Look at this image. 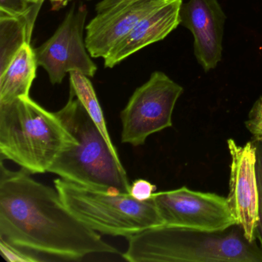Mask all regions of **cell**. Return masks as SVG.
<instances>
[{"mask_svg":"<svg viewBox=\"0 0 262 262\" xmlns=\"http://www.w3.org/2000/svg\"><path fill=\"white\" fill-rule=\"evenodd\" d=\"M156 190V185L145 179H137L130 186L129 194L139 201L150 200Z\"/></svg>","mask_w":262,"mask_h":262,"instance_id":"19","label":"cell"},{"mask_svg":"<svg viewBox=\"0 0 262 262\" xmlns=\"http://www.w3.org/2000/svg\"><path fill=\"white\" fill-rule=\"evenodd\" d=\"M36 19L30 13L16 16L0 13V73L26 43H31Z\"/></svg>","mask_w":262,"mask_h":262,"instance_id":"14","label":"cell"},{"mask_svg":"<svg viewBox=\"0 0 262 262\" xmlns=\"http://www.w3.org/2000/svg\"><path fill=\"white\" fill-rule=\"evenodd\" d=\"M140 1L145 0H101L96 5V11L97 14L113 13Z\"/></svg>","mask_w":262,"mask_h":262,"instance_id":"20","label":"cell"},{"mask_svg":"<svg viewBox=\"0 0 262 262\" xmlns=\"http://www.w3.org/2000/svg\"><path fill=\"white\" fill-rule=\"evenodd\" d=\"M122 256L130 262H262V249L238 225L222 232L160 225L128 237Z\"/></svg>","mask_w":262,"mask_h":262,"instance_id":"2","label":"cell"},{"mask_svg":"<svg viewBox=\"0 0 262 262\" xmlns=\"http://www.w3.org/2000/svg\"><path fill=\"white\" fill-rule=\"evenodd\" d=\"M227 145L231 157L227 199L245 238L256 242L259 223L257 145L252 140L240 145L233 139H228Z\"/></svg>","mask_w":262,"mask_h":262,"instance_id":"9","label":"cell"},{"mask_svg":"<svg viewBox=\"0 0 262 262\" xmlns=\"http://www.w3.org/2000/svg\"><path fill=\"white\" fill-rule=\"evenodd\" d=\"M69 74L70 80V95L77 98L78 100L80 102L93 122L100 130L107 143L113 149L116 150L107 129L103 112L101 108L99 99L90 77L77 71L70 72Z\"/></svg>","mask_w":262,"mask_h":262,"instance_id":"15","label":"cell"},{"mask_svg":"<svg viewBox=\"0 0 262 262\" xmlns=\"http://www.w3.org/2000/svg\"><path fill=\"white\" fill-rule=\"evenodd\" d=\"M88 1H90V0H88Z\"/></svg>","mask_w":262,"mask_h":262,"instance_id":"23","label":"cell"},{"mask_svg":"<svg viewBox=\"0 0 262 262\" xmlns=\"http://www.w3.org/2000/svg\"><path fill=\"white\" fill-rule=\"evenodd\" d=\"M74 142L56 113L47 111L30 96L0 103L3 160L15 162L30 174H42Z\"/></svg>","mask_w":262,"mask_h":262,"instance_id":"4","label":"cell"},{"mask_svg":"<svg viewBox=\"0 0 262 262\" xmlns=\"http://www.w3.org/2000/svg\"><path fill=\"white\" fill-rule=\"evenodd\" d=\"M30 1H31L32 4H34L36 10L39 13V10H40L45 0H30Z\"/></svg>","mask_w":262,"mask_h":262,"instance_id":"22","label":"cell"},{"mask_svg":"<svg viewBox=\"0 0 262 262\" xmlns=\"http://www.w3.org/2000/svg\"><path fill=\"white\" fill-rule=\"evenodd\" d=\"M56 114L76 142L61 151L48 172L93 189L129 194L131 184L117 150L108 145L77 98L70 95Z\"/></svg>","mask_w":262,"mask_h":262,"instance_id":"3","label":"cell"},{"mask_svg":"<svg viewBox=\"0 0 262 262\" xmlns=\"http://www.w3.org/2000/svg\"><path fill=\"white\" fill-rule=\"evenodd\" d=\"M257 145V189L259 196V223L257 230V240L262 249V139L254 141Z\"/></svg>","mask_w":262,"mask_h":262,"instance_id":"18","label":"cell"},{"mask_svg":"<svg viewBox=\"0 0 262 262\" xmlns=\"http://www.w3.org/2000/svg\"><path fill=\"white\" fill-rule=\"evenodd\" d=\"M34 7L30 0H0V13L10 16H25Z\"/></svg>","mask_w":262,"mask_h":262,"instance_id":"16","label":"cell"},{"mask_svg":"<svg viewBox=\"0 0 262 262\" xmlns=\"http://www.w3.org/2000/svg\"><path fill=\"white\" fill-rule=\"evenodd\" d=\"M88 10L84 4L73 5L54 34L35 49L38 67H42L53 85L61 84L67 73L77 71L94 77L97 66L83 39Z\"/></svg>","mask_w":262,"mask_h":262,"instance_id":"8","label":"cell"},{"mask_svg":"<svg viewBox=\"0 0 262 262\" xmlns=\"http://www.w3.org/2000/svg\"><path fill=\"white\" fill-rule=\"evenodd\" d=\"M165 0H145L110 13H98L85 27V46L93 58H105L147 15Z\"/></svg>","mask_w":262,"mask_h":262,"instance_id":"11","label":"cell"},{"mask_svg":"<svg viewBox=\"0 0 262 262\" xmlns=\"http://www.w3.org/2000/svg\"><path fill=\"white\" fill-rule=\"evenodd\" d=\"M151 199L163 225L205 232H222L238 225L228 199L182 187L155 192Z\"/></svg>","mask_w":262,"mask_h":262,"instance_id":"7","label":"cell"},{"mask_svg":"<svg viewBox=\"0 0 262 262\" xmlns=\"http://www.w3.org/2000/svg\"><path fill=\"white\" fill-rule=\"evenodd\" d=\"M183 87L165 73L156 71L135 90L121 113L122 143L139 146L151 135L172 126L176 102Z\"/></svg>","mask_w":262,"mask_h":262,"instance_id":"6","label":"cell"},{"mask_svg":"<svg viewBox=\"0 0 262 262\" xmlns=\"http://www.w3.org/2000/svg\"><path fill=\"white\" fill-rule=\"evenodd\" d=\"M182 4V0H165L110 52L104 58V67L113 68L145 47L165 39L181 24Z\"/></svg>","mask_w":262,"mask_h":262,"instance_id":"12","label":"cell"},{"mask_svg":"<svg viewBox=\"0 0 262 262\" xmlns=\"http://www.w3.org/2000/svg\"><path fill=\"white\" fill-rule=\"evenodd\" d=\"M260 97H261V98H262V96H260Z\"/></svg>","mask_w":262,"mask_h":262,"instance_id":"24","label":"cell"},{"mask_svg":"<svg viewBox=\"0 0 262 262\" xmlns=\"http://www.w3.org/2000/svg\"><path fill=\"white\" fill-rule=\"evenodd\" d=\"M11 171L1 160L0 238L20 249L64 260L91 254H119L97 231L66 207L56 188Z\"/></svg>","mask_w":262,"mask_h":262,"instance_id":"1","label":"cell"},{"mask_svg":"<svg viewBox=\"0 0 262 262\" xmlns=\"http://www.w3.org/2000/svg\"><path fill=\"white\" fill-rule=\"evenodd\" d=\"M72 0H50L53 11H59L61 9L64 8L68 5Z\"/></svg>","mask_w":262,"mask_h":262,"instance_id":"21","label":"cell"},{"mask_svg":"<svg viewBox=\"0 0 262 262\" xmlns=\"http://www.w3.org/2000/svg\"><path fill=\"white\" fill-rule=\"evenodd\" d=\"M0 250L3 257L6 260L10 262H35L39 261L40 259L31 255L25 251L16 248L0 238Z\"/></svg>","mask_w":262,"mask_h":262,"instance_id":"17","label":"cell"},{"mask_svg":"<svg viewBox=\"0 0 262 262\" xmlns=\"http://www.w3.org/2000/svg\"><path fill=\"white\" fill-rule=\"evenodd\" d=\"M181 25L194 38V54L204 71L216 68L222 58L226 16L217 0H189L180 11Z\"/></svg>","mask_w":262,"mask_h":262,"instance_id":"10","label":"cell"},{"mask_svg":"<svg viewBox=\"0 0 262 262\" xmlns=\"http://www.w3.org/2000/svg\"><path fill=\"white\" fill-rule=\"evenodd\" d=\"M37 62L31 43H26L0 73V103L30 96Z\"/></svg>","mask_w":262,"mask_h":262,"instance_id":"13","label":"cell"},{"mask_svg":"<svg viewBox=\"0 0 262 262\" xmlns=\"http://www.w3.org/2000/svg\"><path fill=\"white\" fill-rule=\"evenodd\" d=\"M54 186L66 207L98 233L128 238L163 225L151 199L139 201L130 194L93 189L61 178Z\"/></svg>","mask_w":262,"mask_h":262,"instance_id":"5","label":"cell"}]
</instances>
